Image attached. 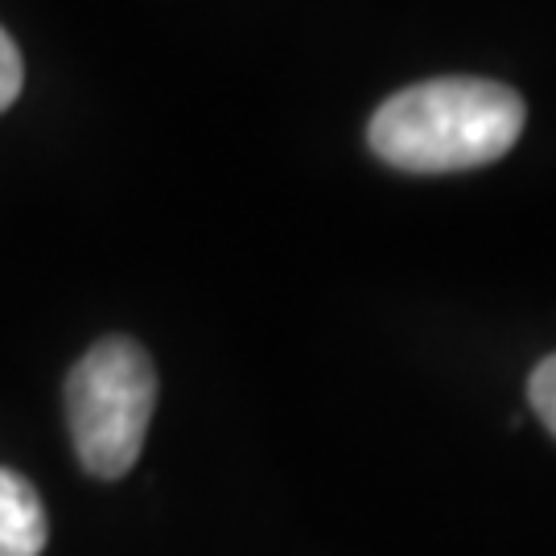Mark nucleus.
Returning <instances> with one entry per match:
<instances>
[{
    "mask_svg": "<svg viewBox=\"0 0 556 556\" xmlns=\"http://www.w3.org/2000/svg\"><path fill=\"white\" fill-rule=\"evenodd\" d=\"M528 400H532L536 417L544 420V429L556 438V355L536 363V371L528 379Z\"/></svg>",
    "mask_w": 556,
    "mask_h": 556,
    "instance_id": "obj_4",
    "label": "nucleus"
},
{
    "mask_svg": "<svg viewBox=\"0 0 556 556\" xmlns=\"http://www.w3.org/2000/svg\"><path fill=\"white\" fill-rule=\"evenodd\" d=\"M528 108L511 87L491 79H429L379 103L367 144L404 174H457L507 157Z\"/></svg>",
    "mask_w": 556,
    "mask_h": 556,
    "instance_id": "obj_1",
    "label": "nucleus"
},
{
    "mask_svg": "<svg viewBox=\"0 0 556 556\" xmlns=\"http://www.w3.org/2000/svg\"><path fill=\"white\" fill-rule=\"evenodd\" d=\"M46 536V507L29 478L0 470V556H41Z\"/></svg>",
    "mask_w": 556,
    "mask_h": 556,
    "instance_id": "obj_3",
    "label": "nucleus"
},
{
    "mask_svg": "<svg viewBox=\"0 0 556 556\" xmlns=\"http://www.w3.org/2000/svg\"><path fill=\"white\" fill-rule=\"evenodd\" d=\"M21 83H25V66H21L17 41L0 29V112L21 96Z\"/></svg>",
    "mask_w": 556,
    "mask_h": 556,
    "instance_id": "obj_5",
    "label": "nucleus"
},
{
    "mask_svg": "<svg viewBox=\"0 0 556 556\" xmlns=\"http://www.w3.org/2000/svg\"><path fill=\"white\" fill-rule=\"evenodd\" d=\"M157 408V371L132 338H103L66 379V417L79 462L96 478H124L144 450Z\"/></svg>",
    "mask_w": 556,
    "mask_h": 556,
    "instance_id": "obj_2",
    "label": "nucleus"
}]
</instances>
